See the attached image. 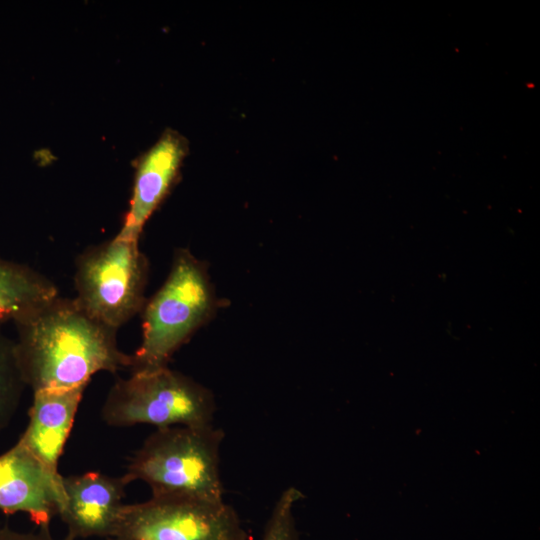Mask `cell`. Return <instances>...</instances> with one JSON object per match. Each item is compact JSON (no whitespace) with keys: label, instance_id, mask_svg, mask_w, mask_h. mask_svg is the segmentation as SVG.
I'll return each instance as SVG.
<instances>
[{"label":"cell","instance_id":"1","mask_svg":"<svg viewBox=\"0 0 540 540\" xmlns=\"http://www.w3.org/2000/svg\"><path fill=\"white\" fill-rule=\"evenodd\" d=\"M15 351L26 387L33 392L88 385L98 372L131 368L132 355L117 344V331L91 318L60 295L14 322Z\"/></svg>","mask_w":540,"mask_h":540},{"label":"cell","instance_id":"2","mask_svg":"<svg viewBox=\"0 0 540 540\" xmlns=\"http://www.w3.org/2000/svg\"><path fill=\"white\" fill-rule=\"evenodd\" d=\"M224 437L214 423L156 429L131 457L123 476L128 484L145 482L152 496L222 501L220 450Z\"/></svg>","mask_w":540,"mask_h":540},{"label":"cell","instance_id":"3","mask_svg":"<svg viewBox=\"0 0 540 540\" xmlns=\"http://www.w3.org/2000/svg\"><path fill=\"white\" fill-rule=\"evenodd\" d=\"M214 294L203 264L178 249L160 289L143 308L142 340L132 372L167 367L173 354L211 316Z\"/></svg>","mask_w":540,"mask_h":540},{"label":"cell","instance_id":"4","mask_svg":"<svg viewBox=\"0 0 540 540\" xmlns=\"http://www.w3.org/2000/svg\"><path fill=\"white\" fill-rule=\"evenodd\" d=\"M215 411L208 388L167 366L118 379L107 394L101 417L113 427L147 424L159 429L213 424Z\"/></svg>","mask_w":540,"mask_h":540},{"label":"cell","instance_id":"5","mask_svg":"<svg viewBox=\"0 0 540 540\" xmlns=\"http://www.w3.org/2000/svg\"><path fill=\"white\" fill-rule=\"evenodd\" d=\"M147 277L139 241L116 235L77 258L74 299L91 318L117 331L143 310Z\"/></svg>","mask_w":540,"mask_h":540},{"label":"cell","instance_id":"6","mask_svg":"<svg viewBox=\"0 0 540 540\" xmlns=\"http://www.w3.org/2000/svg\"><path fill=\"white\" fill-rule=\"evenodd\" d=\"M116 540H248L237 511L224 500L151 496L124 504Z\"/></svg>","mask_w":540,"mask_h":540},{"label":"cell","instance_id":"7","mask_svg":"<svg viewBox=\"0 0 540 540\" xmlns=\"http://www.w3.org/2000/svg\"><path fill=\"white\" fill-rule=\"evenodd\" d=\"M127 485L124 476L112 477L98 471L62 476L58 515L67 526V536L74 540L113 537Z\"/></svg>","mask_w":540,"mask_h":540},{"label":"cell","instance_id":"8","mask_svg":"<svg viewBox=\"0 0 540 540\" xmlns=\"http://www.w3.org/2000/svg\"><path fill=\"white\" fill-rule=\"evenodd\" d=\"M61 478L17 441L0 454V511L22 512L39 527L50 526L62 500Z\"/></svg>","mask_w":540,"mask_h":540},{"label":"cell","instance_id":"9","mask_svg":"<svg viewBox=\"0 0 540 540\" xmlns=\"http://www.w3.org/2000/svg\"><path fill=\"white\" fill-rule=\"evenodd\" d=\"M188 153V142L174 130L165 131L139 159L124 224L117 235L138 240L145 223L176 181Z\"/></svg>","mask_w":540,"mask_h":540},{"label":"cell","instance_id":"10","mask_svg":"<svg viewBox=\"0 0 540 540\" xmlns=\"http://www.w3.org/2000/svg\"><path fill=\"white\" fill-rule=\"evenodd\" d=\"M86 387L33 392L28 424L18 441L55 474Z\"/></svg>","mask_w":540,"mask_h":540},{"label":"cell","instance_id":"11","mask_svg":"<svg viewBox=\"0 0 540 540\" xmlns=\"http://www.w3.org/2000/svg\"><path fill=\"white\" fill-rule=\"evenodd\" d=\"M58 296L50 279L28 265L0 257V324L14 323Z\"/></svg>","mask_w":540,"mask_h":540},{"label":"cell","instance_id":"12","mask_svg":"<svg viewBox=\"0 0 540 540\" xmlns=\"http://www.w3.org/2000/svg\"><path fill=\"white\" fill-rule=\"evenodd\" d=\"M0 324V431L13 418L26 387L17 362L15 340Z\"/></svg>","mask_w":540,"mask_h":540},{"label":"cell","instance_id":"13","mask_svg":"<svg viewBox=\"0 0 540 540\" xmlns=\"http://www.w3.org/2000/svg\"><path fill=\"white\" fill-rule=\"evenodd\" d=\"M303 496L295 486L283 490L271 510L261 540H300L294 510Z\"/></svg>","mask_w":540,"mask_h":540},{"label":"cell","instance_id":"14","mask_svg":"<svg viewBox=\"0 0 540 540\" xmlns=\"http://www.w3.org/2000/svg\"><path fill=\"white\" fill-rule=\"evenodd\" d=\"M0 540H74L67 535L56 539L51 535L49 526H41L36 532H18L9 527L0 528Z\"/></svg>","mask_w":540,"mask_h":540},{"label":"cell","instance_id":"15","mask_svg":"<svg viewBox=\"0 0 540 540\" xmlns=\"http://www.w3.org/2000/svg\"><path fill=\"white\" fill-rule=\"evenodd\" d=\"M108 540H116V539H113V538H108Z\"/></svg>","mask_w":540,"mask_h":540}]
</instances>
